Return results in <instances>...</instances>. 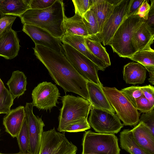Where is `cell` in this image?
<instances>
[{
	"instance_id": "cell-1",
	"label": "cell",
	"mask_w": 154,
	"mask_h": 154,
	"mask_svg": "<svg viewBox=\"0 0 154 154\" xmlns=\"http://www.w3.org/2000/svg\"><path fill=\"white\" fill-rule=\"evenodd\" d=\"M33 49L34 55L47 69L52 80L65 93H75L89 101L88 81L77 72L64 55L40 45H35Z\"/></svg>"
},
{
	"instance_id": "cell-2",
	"label": "cell",
	"mask_w": 154,
	"mask_h": 154,
	"mask_svg": "<svg viewBox=\"0 0 154 154\" xmlns=\"http://www.w3.org/2000/svg\"><path fill=\"white\" fill-rule=\"evenodd\" d=\"M64 4L56 0L51 6L42 9H29L19 17L23 24H28L40 27L54 37L61 39L65 30Z\"/></svg>"
},
{
	"instance_id": "cell-3",
	"label": "cell",
	"mask_w": 154,
	"mask_h": 154,
	"mask_svg": "<svg viewBox=\"0 0 154 154\" xmlns=\"http://www.w3.org/2000/svg\"><path fill=\"white\" fill-rule=\"evenodd\" d=\"M61 99L62 106L60 109L57 128L60 132L68 125L87 117L91 108L90 101L82 97L68 94Z\"/></svg>"
},
{
	"instance_id": "cell-4",
	"label": "cell",
	"mask_w": 154,
	"mask_h": 154,
	"mask_svg": "<svg viewBox=\"0 0 154 154\" xmlns=\"http://www.w3.org/2000/svg\"><path fill=\"white\" fill-rule=\"evenodd\" d=\"M144 20L138 15L126 18L114 34L109 45L120 57L129 58L134 53L131 44L134 32Z\"/></svg>"
},
{
	"instance_id": "cell-5",
	"label": "cell",
	"mask_w": 154,
	"mask_h": 154,
	"mask_svg": "<svg viewBox=\"0 0 154 154\" xmlns=\"http://www.w3.org/2000/svg\"><path fill=\"white\" fill-rule=\"evenodd\" d=\"M116 115L126 126H135L139 122L140 114L132 104L115 87H101Z\"/></svg>"
},
{
	"instance_id": "cell-6",
	"label": "cell",
	"mask_w": 154,
	"mask_h": 154,
	"mask_svg": "<svg viewBox=\"0 0 154 154\" xmlns=\"http://www.w3.org/2000/svg\"><path fill=\"white\" fill-rule=\"evenodd\" d=\"M82 154H120L118 139L115 134L85 131L82 139Z\"/></svg>"
},
{
	"instance_id": "cell-7",
	"label": "cell",
	"mask_w": 154,
	"mask_h": 154,
	"mask_svg": "<svg viewBox=\"0 0 154 154\" xmlns=\"http://www.w3.org/2000/svg\"><path fill=\"white\" fill-rule=\"evenodd\" d=\"M64 54L77 72L84 79L103 86L98 71L100 69L84 55L69 45L63 43Z\"/></svg>"
},
{
	"instance_id": "cell-8",
	"label": "cell",
	"mask_w": 154,
	"mask_h": 154,
	"mask_svg": "<svg viewBox=\"0 0 154 154\" xmlns=\"http://www.w3.org/2000/svg\"><path fill=\"white\" fill-rule=\"evenodd\" d=\"M77 147L54 127L43 132L39 154H76Z\"/></svg>"
},
{
	"instance_id": "cell-9",
	"label": "cell",
	"mask_w": 154,
	"mask_h": 154,
	"mask_svg": "<svg viewBox=\"0 0 154 154\" xmlns=\"http://www.w3.org/2000/svg\"><path fill=\"white\" fill-rule=\"evenodd\" d=\"M88 122L97 133L103 134H117L124 126L114 113L92 107Z\"/></svg>"
},
{
	"instance_id": "cell-10",
	"label": "cell",
	"mask_w": 154,
	"mask_h": 154,
	"mask_svg": "<svg viewBox=\"0 0 154 154\" xmlns=\"http://www.w3.org/2000/svg\"><path fill=\"white\" fill-rule=\"evenodd\" d=\"M131 0H117L99 33L96 35L104 46L108 45L116 31L126 18Z\"/></svg>"
},
{
	"instance_id": "cell-11",
	"label": "cell",
	"mask_w": 154,
	"mask_h": 154,
	"mask_svg": "<svg viewBox=\"0 0 154 154\" xmlns=\"http://www.w3.org/2000/svg\"><path fill=\"white\" fill-rule=\"evenodd\" d=\"M60 94L55 85L51 82H43L38 84L32 90V97L33 106L39 110H49L56 106Z\"/></svg>"
},
{
	"instance_id": "cell-12",
	"label": "cell",
	"mask_w": 154,
	"mask_h": 154,
	"mask_svg": "<svg viewBox=\"0 0 154 154\" xmlns=\"http://www.w3.org/2000/svg\"><path fill=\"white\" fill-rule=\"evenodd\" d=\"M33 107L32 103H26L25 107L29 136L28 152L31 154H39L44 132L43 128L45 124L41 118L34 114Z\"/></svg>"
},
{
	"instance_id": "cell-13",
	"label": "cell",
	"mask_w": 154,
	"mask_h": 154,
	"mask_svg": "<svg viewBox=\"0 0 154 154\" xmlns=\"http://www.w3.org/2000/svg\"><path fill=\"white\" fill-rule=\"evenodd\" d=\"M22 30L31 38L35 45L43 46L64 55L61 39L54 37L46 30L34 25L24 24Z\"/></svg>"
},
{
	"instance_id": "cell-14",
	"label": "cell",
	"mask_w": 154,
	"mask_h": 154,
	"mask_svg": "<svg viewBox=\"0 0 154 154\" xmlns=\"http://www.w3.org/2000/svg\"><path fill=\"white\" fill-rule=\"evenodd\" d=\"M20 47L17 34L12 28L0 35V56L12 59L17 55Z\"/></svg>"
},
{
	"instance_id": "cell-15",
	"label": "cell",
	"mask_w": 154,
	"mask_h": 154,
	"mask_svg": "<svg viewBox=\"0 0 154 154\" xmlns=\"http://www.w3.org/2000/svg\"><path fill=\"white\" fill-rule=\"evenodd\" d=\"M144 20L133 33L131 44L135 52L150 47L154 42L153 30Z\"/></svg>"
},
{
	"instance_id": "cell-16",
	"label": "cell",
	"mask_w": 154,
	"mask_h": 154,
	"mask_svg": "<svg viewBox=\"0 0 154 154\" xmlns=\"http://www.w3.org/2000/svg\"><path fill=\"white\" fill-rule=\"evenodd\" d=\"M26 117L25 107L20 106L10 110L4 116L3 125L5 131L11 137H17Z\"/></svg>"
},
{
	"instance_id": "cell-17",
	"label": "cell",
	"mask_w": 154,
	"mask_h": 154,
	"mask_svg": "<svg viewBox=\"0 0 154 154\" xmlns=\"http://www.w3.org/2000/svg\"><path fill=\"white\" fill-rule=\"evenodd\" d=\"M86 37L79 35L64 36L61 39L63 43L69 45L88 57L101 69L104 71L108 66L96 57L89 50L85 43Z\"/></svg>"
},
{
	"instance_id": "cell-18",
	"label": "cell",
	"mask_w": 154,
	"mask_h": 154,
	"mask_svg": "<svg viewBox=\"0 0 154 154\" xmlns=\"http://www.w3.org/2000/svg\"><path fill=\"white\" fill-rule=\"evenodd\" d=\"M133 138L142 148L151 154H154V135L142 122L131 129Z\"/></svg>"
},
{
	"instance_id": "cell-19",
	"label": "cell",
	"mask_w": 154,
	"mask_h": 154,
	"mask_svg": "<svg viewBox=\"0 0 154 154\" xmlns=\"http://www.w3.org/2000/svg\"><path fill=\"white\" fill-rule=\"evenodd\" d=\"M87 86L91 107L115 113V111L108 102L102 87L89 81H88Z\"/></svg>"
},
{
	"instance_id": "cell-20",
	"label": "cell",
	"mask_w": 154,
	"mask_h": 154,
	"mask_svg": "<svg viewBox=\"0 0 154 154\" xmlns=\"http://www.w3.org/2000/svg\"><path fill=\"white\" fill-rule=\"evenodd\" d=\"M146 68L139 63H129L124 67L123 79L127 84H143L146 77Z\"/></svg>"
},
{
	"instance_id": "cell-21",
	"label": "cell",
	"mask_w": 154,
	"mask_h": 154,
	"mask_svg": "<svg viewBox=\"0 0 154 154\" xmlns=\"http://www.w3.org/2000/svg\"><path fill=\"white\" fill-rule=\"evenodd\" d=\"M116 1L94 0L90 9L93 12L96 18L99 33L109 17Z\"/></svg>"
},
{
	"instance_id": "cell-22",
	"label": "cell",
	"mask_w": 154,
	"mask_h": 154,
	"mask_svg": "<svg viewBox=\"0 0 154 154\" xmlns=\"http://www.w3.org/2000/svg\"><path fill=\"white\" fill-rule=\"evenodd\" d=\"M65 32L64 36L79 35L89 36L83 21L82 17L77 12L70 18L65 17L64 21Z\"/></svg>"
},
{
	"instance_id": "cell-23",
	"label": "cell",
	"mask_w": 154,
	"mask_h": 154,
	"mask_svg": "<svg viewBox=\"0 0 154 154\" xmlns=\"http://www.w3.org/2000/svg\"><path fill=\"white\" fill-rule=\"evenodd\" d=\"M30 0H0V12L4 15L19 17L30 9Z\"/></svg>"
},
{
	"instance_id": "cell-24",
	"label": "cell",
	"mask_w": 154,
	"mask_h": 154,
	"mask_svg": "<svg viewBox=\"0 0 154 154\" xmlns=\"http://www.w3.org/2000/svg\"><path fill=\"white\" fill-rule=\"evenodd\" d=\"M27 84L26 77L23 72L19 70L13 72L6 84L14 100L24 94Z\"/></svg>"
},
{
	"instance_id": "cell-25",
	"label": "cell",
	"mask_w": 154,
	"mask_h": 154,
	"mask_svg": "<svg viewBox=\"0 0 154 154\" xmlns=\"http://www.w3.org/2000/svg\"><path fill=\"white\" fill-rule=\"evenodd\" d=\"M85 42L87 48L96 57L108 66L111 65L109 54L96 35L85 37Z\"/></svg>"
},
{
	"instance_id": "cell-26",
	"label": "cell",
	"mask_w": 154,
	"mask_h": 154,
	"mask_svg": "<svg viewBox=\"0 0 154 154\" xmlns=\"http://www.w3.org/2000/svg\"><path fill=\"white\" fill-rule=\"evenodd\" d=\"M119 137L121 148L130 154H151L136 142L131 129H124L120 132Z\"/></svg>"
},
{
	"instance_id": "cell-27",
	"label": "cell",
	"mask_w": 154,
	"mask_h": 154,
	"mask_svg": "<svg viewBox=\"0 0 154 154\" xmlns=\"http://www.w3.org/2000/svg\"><path fill=\"white\" fill-rule=\"evenodd\" d=\"M144 67L154 66V51L151 47L135 52L129 58Z\"/></svg>"
},
{
	"instance_id": "cell-28",
	"label": "cell",
	"mask_w": 154,
	"mask_h": 154,
	"mask_svg": "<svg viewBox=\"0 0 154 154\" xmlns=\"http://www.w3.org/2000/svg\"><path fill=\"white\" fill-rule=\"evenodd\" d=\"M16 138L20 149V152L22 153L27 152L29 147V136L26 116Z\"/></svg>"
},
{
	"instance_id": "cell-29",
	"label": "cell",
	"mask_w": 154,
	"mask_h": 154,
	"mask_svg": "<svg viewBox=\"0 0 154 154\" xmlns=\"http://www.w3.org/2000/svg\"><path fill=\"white\" fill-rule=\"evenodd\" d=\"M83 21L89 36L96 35L99 30L97 21L93 12L90 9L82 16Z\"/></svg>"
},
{
	"instance_id": "cell-30",
	"label": "cell",
	"mask_w": 154,
	"mask_h": 154,
	"mask_svg": "<svg viewBox=\"0 0 154 154\" xmlns=\"http://www.w3.org/2000/svg\"><path fill=\"white\" fill-rule=\"evenodd\" d=\"M120 91L135 107V99L143 95L139 86H132L125 88Z\"/></svg>"
},
{
	"instance_id": "cell-31",
	"label": "cell",
	"mask_w": 154,
	"mask_h": 154,
	"mask_svg": "<svg viewBox=\"0 0 154 154\" xmlns=\"http://www.w3.org/2000/svg\"><path fill=\"white\" fill-rule=\"evenodd\" d=\"M91 128L87 120V117L77 122L70 124L67 126L62 132H76L83 131Z\"/></svg>"
},
{
	"instance_id": "cell-32",
	"label": "cell",
	"mask_w": 154,
	"mask_h": 154,
	"mask_svg": "<svg viewBox=\"0 0 154 154\" xmlns=\"http://www.w3.org/2000/svg\"><path fill=\"white\" fill-rule=\"evenodd\" d=\"M135 108L143 113H146L153 110L154 106L143 95L135 99Z\"/></svg>"
},
{
	"instance_id": "cell-33",
	"label": "cell",
	"mask_w": 154,
	"mask_h": 154,
	"mask_svg": "<svg viewBox=\"0 0 154 154\" xmlns=\"http://www.w3.org/2000/svg\"><path fill=\"white\" fill-rule=\"evenodd\" d=\"M75 12H77L82 16L89 10L93 3L94 0H72Z\"/></svg>"
},
{
	"instance_id": "cell-34",
	"label": "cell",
	"mask_w": 154,
	"mask_h": 154,
	"mask_svg": "<svg viewBox=\"0 0 154 154\" xmlns=\"http://www.w3.org/2000/svg\"><path fill=\"white\" fill-rule=\"evenodd\" d=\"M14 100L9 91L0 98V114H7L10 111Z\"/></svg>"
},
{
	"instance_id": "cell-35",
	"label": "cell",
	"mask_w": 154,
	"mask_h": 154,
	"mask_svg": "<svg viewBox=\"0 0 154 154\" xmlns=\"http://www.w3.org/2000/svg\"><path fill=\"white\" fill-rule=\"evenodd\" d=\"M139 122H143L154 135V110L150 112L143 113L139 118Z\"/></svg>"
},
{
	"instance_id": "cell-36",
	"label": "cell",
	"mask_w": 154,
	"mask_h": 154,
	"mask_svg": "<svg viewBox=\"0 0 154 154\" xmlns=\"http://www.w3.org/2000/svg\"><path fill=\"white\" fill-rule=\"evenodd\" d=\"M56 0H30L29 5L30 9H42L52 5Z\"/></svg>"
},
{
	"instance_id": "cell-37",
	"label": "cell",
	"mask_w": 154,
	"mask_h": 154,
	"mask_svg": "<svg viewBox=\"0 0 154 154\" xmlns=\"http://www.w3.org/2000/svg\"><path fill=\"white\" fill-rule=\"evenodd\" d=\"M16 18V17L4 15L0 19V35L4 31L11 29Z\"/></svg>"
},
{
	"instance_id": "cell-38",
	"label": "cell",
	"mask_w": 154,
	"mask_h": 154,
	"mask_svg": "<svg viewBox=\"0 0 154 154\" xmlns=\"http://www.w3.org/2000/svg\"><path fill=\"white\" fill-rule=\"evenodd\" d=\"M140 89L144 96L152 106H154V88L153 86L149 85L140 87Z\"/></svg>"
},
{
	"instance_id": "cell-39",
	"label": "cell",
	"mask_w": 154,
	"mask_h": 154,
	"mask_svg": "<svg viewBox=\"0 0 154 154\" xmlns=\"http://www.w3.org/2000/svg\"><path fill=\"white\" fill-rule=\"evenodd\" d=\"M150 9V6L148 1L144 0L140 6L136 15H138L145 21L147 20Z\"/></svg>"
},
{
	"instance_id": "cell-40",
	"label": "cell",
	"mask_w": 154,
	"mask_h": 154,
	"mask_svg": "<svg viewBox=\"0 0 154 154\" xmlns=\"http://www.w3.org/2000/svg\"><path fill=\"white\" fill-rule=\"evenodd\" d=\"M144 1V0H131L126 18L131 16L136 15L139 8Z\"/></svg>"
},
{
	"instance_id": "cell-41",
	"label": "cell",
	"mask_w": 154,
	"mask_h": 154,
	"mask_svg": "<svg viewBox=\"0 0 154 154\" xmlns=\"http://www.w3.org/2000/svg\"><path fill=\"white\" fill-rule=\"evenodd\" d=\"M151 1L150 9L147 20L145 21L147 24L151 28L154 26V1Z\"/></svg>"
},
{
	"instance_id": "cell-42",
	"label": "cell",
	"mask_w": 154,
	"mask_h": 154,
	"mask_svg": "<svg viewBox=\"0 0 154 154\" xmlns=\"http://www.w3.org/2000/svg\"><path fill=\"white\" fill-rule=\"evenodd\" d=\"M149 74L148 80L152 84H154V66H148L145 67Z\"/></svg>"
},
{
	"instance_id": "cell-43",
	"label": "cell",
	"mask_w": 154,
	"mask_h": 154,
	"mask_svg": "<svg viewBox=\"0 0 154 154\" xmlns=\"http://www.w3.org/2000/svg\"><path fill=\"white\" fill-rule=\"evenodd\" d=\"M2 81L0 78V98L4 96L8 91Z\"/></svg>"
},
{
	"instance_id": "cell-44",
	"label": "cell",
	"mask_w": 154,
	"mask_h": 154,
	"mask_svg": "<svg viewBox=\"0 0 154 154\" xmlns=\"http://www.w3.org/2000/svg\"><path fill=\"white\" fill-rule=\"evenodd\" d=\"M0 154H30L28 152H27L26 153H21V152H19L17 153H13V154H5V153H0Z\"/></svg>"
},
{
	"instance_id": "cell-45",
	"label": "cell",
	"mask_w": 154,
	"mask_h": 154,
	"mask_svg": "<svg viewBox=\"0 0 154 154\" xmlns=\"http://www.w3.org/2000/svg\"></svg>"
}]
</instances>
